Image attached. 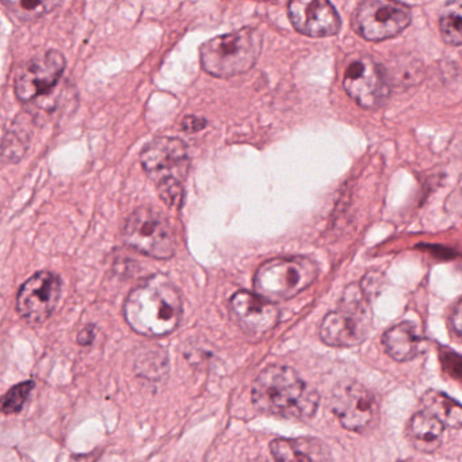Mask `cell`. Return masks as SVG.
<instances>
[{"label":"cell","mask_w":462,"mask_h":462,"mask_svg":"<svg viewBox=\"0 0 462 462\" xmlns=\"http://www.w3.org/2000/svg\"><path fill=\"white\" fill-rule=\"evenodd\" d=\"M182 312L180 291L163 274L145 278L128 294L124 304L128 326L148 337L171 334L180 326Z\"/></svg>","instance_id":"6da1fadb"},{"label":"cell","mask_w":462,"mask_h":462,"mask_svg":"<svg viewBox=\"0 0 462 462\" xmlns=\"http://www.w3.org/2000/svg\"><path fill=\"white\" fill-rule=\"evenodd\" d=\"M253 402L261 412L286 419H310L319 407V394L296 370L272 365L254 381Z\"/></svg>","instance_id":"7a4b0ae2"},{"label":"cell","mask_w":462,"mask_h":462,"mask_svg":"<svg viewBox=\"0 0 462 462\" xmlns=\"http://www.w3.org/2000/svg\"><path fill=\"white\" fill-rule=\"evenodd\" d=\"M262 45V34L253 28H243L226 36L215 37L199 48L202 69L216 78L245 74L255 66Z\"/></svg>","instance_id":"3957f363"},{"label":"cell","mask_w":462,"mask_h":462,"mask_svg":"<svg viewBox=\"0 0 462 462\" xmlns=\"http://www.w3.org/2000/svg\"><path fill=\"white\" fill-rule=\"evenodd\" d=\"M319 275V266L310 258L272 259L259 267L254 280L256 296L266 301H286L310 288Z\"/></svg>","instance_id":"277c9868"},{"label":"cell","mask_w":462,"mask_h":462,"mask_svg":"<svg viewBox=\"0 0 462 462\" xmlns=\"http://www.w3.org/2000/svg\"><path fill=\"white\" fill-rule=\"evenodd\" d=\"M372 327V310L365 291L358 286H348L337 310L324 318L320 337L332 347H354L361 345Z\"/></svg>","instance_id":"5b68a950"},{"label":"cell","mask_w":462,"mask_h":462,"mask_svg":"<svg viewBox=\"0 0 462 462\" xmlns=\"http://www.w3.org/2000/svg\"><path fill=\"white\" fill-rule=\"evenodd\" d=\"M121 237L128 247L150 256L167 261L175 254V237L167 218L152 208H137L126 218Z\"/></svg>","instance_id":"8992f818"},{"label":"cell","mask_w":462,"mask_h":462,"mask_svg":"<svg viewBox=\"0 0 462 462\" xmlns=\"http://www.w3.org/2000/svg\"><path fill=\"white\" fill-rule=\"evenodd\" d=\"M411 23V10L389 0H367L356 7L353 28L369 42H383L402 33Z\"/></svg>","instance_id":"52a82bcc"},{"label":"cell","mask_w":462,"mask_h":462,"mask_svg":"<svg viewBox=\"0 0 462 462\" xmlns=\"http://www.w3.org/2000/svg\"><path fill=\"white\" fill-rule=\"evenodd\" d=\"M331 410L346 430L356 432L373 429L380 415L374 394L356 381H342L335 386Z\"/></svg>","instance_id":"ba28073f"},{"label":"cell","mask_w":462,"mask_h":462,"mask_svg":"<svg viewBox=\"0 0 462 462\" xmlns=\"http://www.w3.org/2000/svg\"><path fill=\"white\" fill-rule=\"evenodd\" d=\"M343 88L364 109H378L391 96L388 74L370 56L354 58L346 69Z\"/></svg>","instance_id":"9c48e42d"},{"label":"cell","mask_w":462,"mask_h":462,"mask_svg":"<svg viewBox=\"0 0 462 462\" xmlns=\"http://www.w3.org/2000/svg\"><path fill=\"white\" fill-rule=\"evenodd\" d=\"M61 289L63 283L55 273L42 270L32 275L18 291V315L31 324L44 323L58 308Z\"/></svg>","instance_id":"30bf717a"},{"label":"cell","mask_w":462,"mask_h":462,"mask_svg":"<svg viewBox=\"0 0 462 462\" xmlns=\"http://www.w3.org/2000/svg\"><path fill=\"white\" fill-rule=\"evenodd\" d=\"M63 53L51 50L23 64L14 82L15 96L21 102H32L50 94L66 71Z\"/></svg>","instance_id":"8fae6325"},{"label":"cell","mask_w":462,"mask_h":462,"mask_svg":"<svg viewBox=\"0 0 462 462\" xmlns=\"http://www.w3.org/2000/svg\"><path fill=\"white\" fill-rule=\"evenodd\" d=\"M140 162L148 177L156 185L167 180L183 182L190 167L185 143L175 137H158L152 140L142 151Z\"/></svg>","instance_id":"7c38bea8"},{"label":"cell","mask_w":462,"mask_h":462,"mask_svg":"<svg viewBox=\"0 0 462 462\" xmlns=\"http://www.w3.org/2000/svg\"><path fill=\"white\" fill-rule=\"evenodd\" d=\"M289 17L294 29L305 36H335L340 31V18L335 7L324 0H294L289 5Z\"/></svg>","instance_id":"4fadbf2b"},{"label":"cell","mask_w":462,"mask_h":462,"mask_svg":"<svg viewBox=\"0 0 462 462\" xmlns=\"http://www.w3.org/2000/svg\"><path fill=\"white\" fill-rule=\"evenodd\" d=\"M231 310L243 331L255 337L269 334L280 320L275 304L250 291H240L231 299Z\"/></svg>","instance_id":"5bb4252c"},{"label":"cell","mask_w":462,"mask_h":462,"mask_svg":"<svg viewBox=\"0 0 462 462\" xmlns=\"http://www.w3.org/2000/svg\"><path fill=\"white\" fill-rule=\"evenodd\" d=\"M270 451L275 462H332L331 451L318 438H277Z\"/></svg>","instance_id":"9a60e30c"},{"label":"cell","mask_w":462,"mask_h":462,"mask_svg":"<svg viewBox=\"0 0 462 462\" xmlns=\"http://www.w3.org/2000/svg\"><path fill=\"white\" fill-rule=\"evenodd\" d=\"M383 345L386 353L397 362L412 361L423 350L424 339L418 327L402 321L383 334Z\"/></svg>","instance_id":"2e32d148"},{"label":"cell","mask_w":462,"mask_h":462,"mask_svg":"<svg viewBox=\"0 0 462 462\" xmlns=\"http://www.w3.org/2000/svg\"><path fill=\"white\" fill-rule=\"evenodd\" d=\"M445 426L431 413L419 411L407 426V438L411 445L421 453H434L442 445Z\"/></svg>","instance_id":"e0dca14e"},{"label":"cell","mask_w":462,"mask_h":462,"mask_svg":"<svg viewBox=\"0 0 462 462\" xmlns=\"http://www.w3.org/2000/svg\"><path fill=\"white\" fill-rule=\"evenodd\" d=\"M34 117L32 113L23 112L15 117L12 128L0 140V161L18 163L25 156L33 136Z\"/></svg>","instance_id":"ac0fdd59"},{"label":"cell","mask_w":462,"mask_h":462,"mask_svg":"<svg viewBox=\"0 0 462 462\" xmlns=\"http://www.w3.org/2000/svg\"><path fill=\"white\" fill-rule=\"evenodd\" d=\"M423 411L442 421L443 426L459 429L462 424L461 405L439 391H427L421 397Z\"/></svg>","instance_id":"d6986e66"},{"label":"cell","mask_w":462,"mask_h":462,"mask_svg":"<svg viewBox=\"0 0 462 462\" xmlns=\"http://www.w3.org/2000/svg\"><path fill=\"white\" fill-rule=\"evenodd\" d=\"M2 5L14 15L17 20L25 21H37L40 18L45 17L50 14L51 12L60 6L59 2H51V0H45V2H36V0H2Z\"/></svg>","instance_id":"ffe728a7"},{"label":"cell","mask_w":462,"mask_h":462,"mask_svg":"<svg viewBox=\"0 0 462 462\" xmlns=\"http://www.w3.org/2000/svg\"><path fill=\"white\" fill-rule=\"evenodd\" d=\"M169 367V359H167L166 351L161 347H151L143 351L137 356L134 369L142 377L148 380H159L167 373Z\"/></svg>","instance_id":"44dd1931"},{"label":"cell","mask_w":462,"mask_h":462,"mask_svg":"<svg viewBox=\"0 0 462 462\" xmlns=\"http://www.w3.org/2000/svg\"><path fill=\"white\" fill-rule=\"evenodd\" d=\"M34 388H36V383L33 380L23 381L10 388L4 396H0V413L15 415L21 412Z\"/></svg>","instance_id":"7402d4cb"},{"label":"cell","mask_w":462,"mask_h":462,"mask_svg":"<svg viewBox=\"0 0 462 462\" xmlns=\"http://www.w3.org/2000/svg\"><path fill=\"white\" fill-rule=\"evenodd\" d=\"M462 17L461 9H448L443 13L439 21V31L443 42L448 45L458 47L462 42Z\"/></svg>","instance_id":"603a6c76"},{"label":"cell","mask_w":462,"mask_h":462,"mask_svg":"<svg viewBox=\"0 0 462 462\" xmlns=\"http://www.w3.org/2000/svg\"><path fill=\"white\" fill-rule=\"evenodd\" d=\"M159 197L169 208L180 209L185 201V188L182 182L175 180H167L156 185Z\"/></svg>","instance_id":"cb8c5ba5"},{"label":"cell","mask_w":462,"mask_h":462,"mask_svg":"<svg viewBox=\"0 0 462 462\" xmlns=\"http://www.w3.org/2000/svg\"><path fill=\"white\" fill-rule=\"evenodd\" d=\"M439 358L442 361L443 369L446 373L451 375V377L458 380L459 374H461V359H459L458 354L454 353L453 350L442 347L439 350Z\"/></svg>","instance_id":"d4e9b609"},{"label":"cell","mask_w":462,"mask_h":462,"mask_svg":"<svg viewBox=\"0 0 462 462\" xmlns=\"http://www.w3.org/2000/svg\"><path fill=\"white\" fill-rule=\"evenodd\" d=\"M97 337V327L93 326V324H88V326H86L85 328L82 329V331H79V334H78L77 342L78 345L83 346H90L91 343L96 340Z\"/></svg>","instance_id":"484cf974"},{"label":"cell","mask_w":462,"mask_h":462,"mask_svg":"<svg viewBox=\"0 0 462 462\" xmlns=\"http://www.w3.org/2000/svg\"><path fill=\"white\" fill-rule=\"evenodd\" d=\"M450 324L454 334L457 337H459V335H461V301L459 300L451 310Z\"/></svg>","instance_id":"4316f807"},{"label":"cell","mask_w":462,"mask_h":462,"mask_svg":"<svg viewBox=\"0 0 462 462\" xmlns=\"http://www.w3.org/2000/svg\"><path fill=\"white\" fill-rule=\"evenodd\" d=\"M204 126L205 121L201 120V118L186 117L185 121H183V129L186 132H197L204 128Z\"/></svg>","instance_id":"83f0119b"},{"label":"cell","mask_w":462,"mask_h":462,"mask_svg":"<svg viewBox=\"0 0 462 462\" xmlns=\"http://www.w3.org/2000/svg\"><path fill=\"white\" fill-rule=\"evenodd\" d=\"M404 462H412V461H404Z\"/></svg>","instance_id":"f1b7e54d"}]
</instances>
